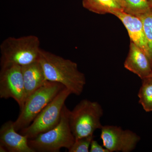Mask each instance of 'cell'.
I'll return each instance as SVG.
<instances>
[{
  "label": "cell",
  "instance_id": "cell-20",
  "mask_svg": "<svg viewBox=\"0 0 152 152\" xmlns=\"http://www.w3.org/2000/svg\"><path fill=\"white\" fill-rule=\"evenodd\" d=\"M0 152H7V150L6 148L5 147H4L2 145H0Z\"/></svg>",
  "mask_w": 152,
  "mask_h": 152
},
{
  "label": "cell",
  "instance_id": "cell-13",
  "mask_svg": "<svg viewBox=\"0 0 152 152\" xmlns=\"http://www.w3.org/2000/svg\"><path fill=\"white\" fill-rule=\"evenodd\" d=\"M83 7L99 15L111 14L124 10L116 0H82Z\"/></svg>",
  "mask_w": 152,
  "mask_h": 152
},
{
  "label": "cell",
  "instance_id": "cell-18",
  "mask_svg": "<svg viewBox=\"0 0 152 152\" xmlns=\"http://www.w3.org/2000/svg\"><path fill=\"white\" fill-rule=\"evenodd\" d=\"M90 152H110L103 145H100L97 141L93 140L91 144Z\"/></svg>",
  "mask_w": 152,
  "mask_h": 152
},
{
  "label": "cell",
  "instance_id": "cell-19",
  "mask_svg": "<svg viewBox=\"0 0 152 152\" xmlns=\"http://www.w3.org/2000/svg\"><path fill=\"white\" fill-rule=\"evenodd\" d=\"M117 1V2L120 5L123 9H124V11L125 8V4L124 1L123 0H116Z\"/></svg>",
  "mask_w": 152,
  "mask_h": 152
},
{
  "label": "cell",
  "instance_id": "cell-15",
  "mask_svg": "<svg viewBox=\"0 0 152 152\" xmlns=\"http://www.w3.org/2000/svg\"><path fill=\"white\" fill-rule=\"evenodd\" d=\"M136 16L138 17L142 23L149 50V60L152 67V8L148 12L137 15Z\"/></svg>",
  "mask_w": 152,
  "mask_h": 152
},
{
  "label": "cell",
  "instance_id": "cell-3",
  "mask_svg": "<svg viewBox=\"0 0 152 152\" xmlns=\"http://www.w3.org/2000/svg\"><path fill=\"white\" fill-rule=\"evenodd\" d=\"M69 110L65 104L59 123L52 129L29 139L28 144L35 151L59 152L62 148L69 149L75 140L69 121Z\"/></svg>",
  "mask_w": 152,
  "mask_h": 152
},
{
  "label": "cell",
  "instance_id": "cell-11",
  "mask_svg": "<svg viewBox=\"0 0 152 152\" xmlns=\"http://www.w3.org/2000/svg\"><path fill=\"white\" fill-rule=\"evenodd\" d=\"M124 66L126 69L137 75L142 80L149 77L152 72L148 58L140 48L132 42Z\"/></svg>",
  "mask_w": 152,
  "mask_h": 152
},
{
  "label": "cell",
  "instance_id": "cell-22",
  "mask_svg": "<svg viewBox=\"0 0 152 152\" xmlns=\"http://www.w3.org/2000/svg\"><path fill=\"white\" fill-rule=\"evenodd\" d=\"M149 77H152V72L151 74V75H150V76H149Z\"/></svg>",
  "mask_w": 152,
  "mask_h": 152
},
{
  "label": "cell",
  "instance_id": "cell-16",
  "mask_svg": "<svg viewBox=\"0 0 152 152\" xmlns=\"http://www.w3.org/2000/svg\"><path fill=\"white\" fill-rule=\"evenodd\" d=\"M125 4L124 11L137 15L144 13L152 8L149 0H123Z\"/></svg>",
  "mask_w": 152,
  "mask_h": 152
},
{
  "label": "cell",
  "instance_id": "cell-10",
  "mask_svg": "<svg viewBox=\"0 0 152 152\" xmlns=\"http://www.w3.org/2000/svg\"><path fill=\"white\" fill-rule=\"evenodd\" d=\"M113 15L119 19L125 26L127 30L131 42L140 48L149 59L148 46L140 19L124 10L118 11Z\"/></svg>",
  "mask_w": 152,
  "mask_h": 152
},
{
  "label": "cell",
  "instance_id": "cell-21",
  "mask_svg": "<svg viewBox=\"0 0 152 152\" xmlns=\"http://www.w3.org/2000/svg\"><path fill=\"white\" fill-rule=\"evenodd\" d=\"M149 1L150 5H151L152 8V0H149Z\"/></svg>",
  "mask_w": 152,
  "mask_h": 152
},
{
  "label": "cell",
  "instance_id": "cell-9",
  "mask_svg": "<svg viewBox=\"0 0 152 152\" xmlns=\"http://www.w3.org/2000/svg\"><path fill=\"white\" fill-rule=\"evenodd\" d=\"M14 122L9 121L4 123L0 129V145L9 152H36L30 146L26 136L15 129Z\"/></svg>",
  "mask_w": 152,
  "mask_h": 152
},
{
  "label": "cell",
  "instance_id": "cell-8",
  "mask_svg": "<svg viewBox=\"0 0 152 152\" xmlns=\"http://www.w3.org/2000/svg\"><path fill=\"white\" fill-rule=\"evenodd\" d=\"M101 131L103 145L110 152H132L140 140L136 133L118 126H103Z\"/></svg>",
  "mask_w": 152,
  "mask_h": 152
},
{
  "label": "cell",
  "instance_id": "cell-4",
  "mask_svg": "<svg viewBox=\"0 0 152 152\" xmlns=\"http://www.w3.org/2000/svg\"><path fill=\"white\" fill-rule=\"evenodd\" d=\"M103 114L102 107L98 102L81 101L69 114L70 126L75 139L92 135L95 131L101 129Z\"/></svg>",
  "mask_w": 152,
  "mask_h": 152
},
{
  "label": "cell",
  "instance_id": "cell-2",
  "mask_svg": "<svg viewBox=\"0 0 152 152\" xmlns=\"http://www.w3.org/2000/svg\"><path fill=\"white\" fill-rule=\"evenodd\" d=\"M39 39L28 35L6 38L0 45L1 67L27 65L38 61L40 48Z\"/></svg>",
  "mask_w": 152,
  "mask_h": 152
},
{
  "label": "cell",
  "instance_id": "cell-14",
  "mask_svg": "<svg viewBox=\"0 0 152 152\" xmlns=\"http://www.w3.org/2000/svg\"><path fill=\"white\" fill-rule=\"evenodd\" d=\"M138 96L139 103L147 113L152 112V77L142 80Z\"/></svg>",
  "mask_w": 152,
  "mask_h": 152
},
{
  "label": "cell",
  "instance_id": "cell-6",
  "mask_svg": "<svg viewBox=\"0 0 152 152\" xmlns=\"http://www.w3.org/2000/svg\"><path fill=\"white\" fill-rule=\"evenodd\" d=\"M71 94L68 89H63L39 113L31 124L20 131V133L29 139H31L55 127L61 121L65 103Z\"/></svg>",
  "mask_w": 152,
  "mask_h": 152
},
{
  "label": "cell",
  "instance_id": "cell-5",
  "mask_svg": "<svg viewBox=\"0 0 152 152\" xmlns=\"http://www.w3.org/2000/svg\"><path fill=\"white\" fill-rule=\"evenodd\" d=\"M65 88L60 83L48 81L26 100L17 120L15 129L20 132L31 124L42 110Z\"/></svg>",
  "mask_w": 152,
  "mask_h": 152
},
{
  "label": "cell",
  "instance_id": "cell-17",
  "mask_svg": "<svg viewBox=\"0 0 152 152\" xmlns=\"http://www.w3.org/2000/svg\"><path fill=\"white\" fill-rule=\"evenodd\" d=\"M95 136L92 135L83 137L75 139L72 147L68 149L69 152H90L91 143L94 138Z\"/></svg>",
  "mask_w": 152,
  "mask_h": 152
},
{
  "label": "cell",
  "instance_id": "cell-7",
  "mask_svg": "<svg viewBox=\"0 0 152 152\" xmlns=\"http://www.w3.org/2000/svg\"><path fill=\"white\" fill-rule=\"evenodd\" d=\"M0 98H12L17 102L20 110L23 107L26 94L20 66L14 65L1 67Z\"/></svg>",
  "mask_w": 152,
  "mask_h": 152
},
{
  "label": "cell",
  "instance_id": "cell-1",
  "mask_svg": "<svg viewBox=\"0 0 152 152\" xmlns=\"http://www.w3.org/2000/svg\"><path fill=\"white\" fill-rule=\"evenodd\" d=\"M39 61L47 81L61 84L72 94H81L86 81L84 74L79 70L77 63L42 49Z\"/></svg>",
  "mask_w": 152,
  "mask_h": 152
},
{
  "label": "cell",
  "instance_id": "cell-12",
  "mask_svg": "<svg viewBox=\"0 0 152 152\" xmlns=\"http://www.w3.org/2000/svg\"><path fill=\"white\" fill-rule=\"evenodd\" d=\"M21 69L27 99L48 81L39 60L21 66Z\"/></svg>",
  "mask_w": 152,
  "mask_h": 152
}]
</instances>
